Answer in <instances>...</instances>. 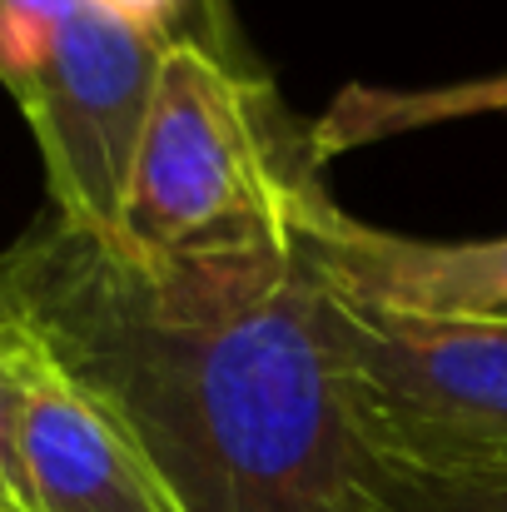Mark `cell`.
I'll return each instance as SVG.
<instances>
[{
  "instance_id": "obj_1",
  "label": "cell",
  "mask_w": 507,
  "mask_h": 512,
  "mask_svg": "<svg viewBox=\"0 0 507 512\" xmlns=\"http://www.w3.org/2000/svg\"><path fill=\"white\" fill-rule=\"evenodd\" d=\"M0 314L145 438L189 512H378L294 239L140 259L50 214L0 254Z\"/></svg>"
},
{
  "instance_id": "obj_2",
  "label": "cell",
  "mask_w": 507,
  "mask_h": 512,
  "mask_svg": "<svg viewBox=\"0 0 507 512\" xmlns=\"http://www.w3.org/2000/svg\"><path fill=\"white\" fill-rule=\"evenodd\" d=\"M314 170L264 70L169 45L135 140L120 249L209 259L294 239V194Z\"/></svg>"
},
{
  "instance_id": "obj_3",
  "label": "cell",
  "mask_w": 507,
  "mask_h": 512,
  "mask_svg": "<svg viewBox=\"0 0 507 512\" xmlns=\"http://www.w3.org/2000/svg\"><path fill=\"white\" fill-rule=\"evenodd\" d=\"M319 319L343 418L378 468L507 493V324L388 319L324 294Z\"/></svg>"
},
{
  "instance_id": "obj_4",
  "label": "cell",
  "mask_w": 507,
  "mask_h": 512,
  "mask_svg": "<svg viewBox=\"0 0 507 512\" xmlns=\"http://www.w3.org/2000/svg\"><path fill=\"white\" fill-rule=\"evenodd\" d=\"M165 40L100 0H0V85L15 95L50 189V214L120 244L135 140Z\"/></svg>"
},
{
  "instance_id": "obj_5",
  "label": "cell",
  "mask_w": 507,
  "mask_h": 512,
  "mask_svg": "<svg viewBox=\"0 0 507 512\" xmlns=\"http://www.w3.org/2000/svg\"><path fill=\"white\" fill-rule=\"evenodd\" d=\"M294 249L324 299L423 324H507V234L418 239L338 209L319 170L294 194Z\"/></svg>"
},
{
  "instance_id": "obj_6",
  "label": "cell",
  "mask_w": 507,
  "mask_h": 512,
  "mask_svg": "<svg viewBox=\"0 0 507 512\" xmlns=\"http://www.w3.org/2000/svg\"><path fill=\"white\" fill-rule=\"evenodd\" d=\"M20 468L35 512H189L145 438L35 339L20 403Z\"/></svg>"
},
{
  "instance_id": "obj_7",
  "label": "cell",
  "mask_w": 507,
  "mask_h": 512,
  "mask_svg": "<svg viewBox=\"0 0 507 512\" xmlns=\"http://www.w3.org/2000/svg\"><path fill=\"white\" fill-rule=\"evenodd\" d=\"M507 110V70L453 80V85H428V90H388V85H343L334 100L304 125V155L314 170L334 165L338 155L478 120V115H503Z\"/></svg>"
},
{
  "instance_id": "obj_8",
  "label": "cell",
  "mask_w": 507,
  "mask_h": 512,
  "mask_svg": "<svg viewBox=\"0 0 507 512\" xmlns=\"http://www.w3.org/2000/svg\"><path fill=\"white\" fill-rule=\"evenodd\" d=\"M100 5L145 25L165 45H199V50H209V55L239 65V70H259L254 55L244 50L234 0H100Z\"/></svg>"
},
{
  "instance_id": "obj_9",
  "label": "cell",
  "mask_w": 507,
  "mask_h": 512,
  "mask_svg": "<svg viewBox=\"0 0 507 512\" xmlns=\"http://www.w3.org/2000/svg\"><path fill=\"white\" fill-rule=\"evenodd\" d=\"M30 373V339L25 329L0 314V512H35L25 468H20V403Z\"/></svg>"
},
{
  "instance_id": "obj_10",
  "label": "cell",
  "mask_w": 507,
  "mask_h": 512,
  "mask_svg": "<svg viewBox=\"0 0 507 512\" xmlns=\"http://www.w3.org/2000/svg\"><path fill=\"white\" fill-rule=\"evenodd\" d=\"M378 483V512H507V493H458V488H433L418 478H398L373 463Z\"/></svg>"
}]
</instances>
